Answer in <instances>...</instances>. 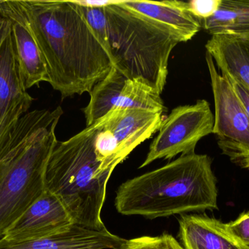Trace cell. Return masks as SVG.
<instances>
[{"label":"cell","instance_id":"cell-13","mask_svg":"<svg viewBox=\"0 0 249 249\" xmlns=\"http://www.w3.org/2000/svg\"><path fill=\"white\" fill-rule=\"evenodd\" d=\"M178 237L184 249H249L227 230L225 224L204 215L183 214Z\"/></svg>","mask_w":249,"mask_h":249},{"label":"cell","instance_id":"cell-3","mask_svg":"<svg viewBox=\"0 0 249 249\" xmlns=\"http://www.w3.org/2000/svg\"><path fill=\"white\" fill-rule=\"evenodd\" d=\"M62 108L28 112L0 150V238L45 190V172L56 144Z\"/></svg>","mask_w":249,"mask_h":249},{"label":"cell","instance_id":"cell-16","mask_svg":"<svg viewBox=\"0 0 249 249\" xmlns=\"http://www.w3.org/2000/svg\"><path fill=\"white\" fill-rule=\"evenodd\" d=\"M8 20V19H7ZM15 51L26 89L49 81L48 71L40 52L27 29L18 22L9 20Z\"/></svg>","mask_w":249,"mask_h":249},{"label":"cell","instance_id":"cell-23","mask_svg":"<svg viewBox=\"0 0 249 249\" xmlns=\"http://www.w3.org/2000/svg\"><path fill=\"white\" fill-rule=\"evenodd\" d=\"M11 30V25L9 20L0 15V48Z\"/></svg>","mask_w":249,"mask_h":249},{"label":"cell","instance_id":"cell-19","mask_svg":"<svg viewBox=\"0 0 249 249\" xmlns=\"http://www.w3.org/2000/svg\"><path fill=\"white\" fill-rule=\"evenodd\" d=\"M120 249H184L171 234L142 236L127 240Z\"/></svg>","mask_w":249,"mask_h":249},{"label":"cell","instance_id":"cell-20","mask_svg":"<svg viewBox=\"0 0 249 249\" xmlns=\"http://www.w3.org/2000/svg\"><path fill=\"white\" fill-rule=\"evenodd\" d=\"M225 226L231 235L249 247V211L243 212L235 221L225 224Z\"/></svg>","mask_w":249,"mask_h":249},{"label":"cell","instance_id":"cell-24","mask_svg":"<svg viewBox=\"0 0 249 249\" xmlns=\"http://www.w3.org/2000/svg\"><path fill=\"white\" fill-rule=\"evenodd\" d=\"M78 4L86 7H103L109 5L113 1H76Z\"/></svg>","mask_w":249,"mask_h":249},{"label":"cell","instance_id":"cell-9","mask_svg":"<svg viewBox=\"0 0 249 249\" xmlns=\"http://www.w3.org/2000/svg\"><path fill=\"white\" fill-rule=\"evenodd\" d=\"M33 101L25 86L10 30L0 48V150Z\"/></svg>","mask_w":249,"mask_h":249},{"label":"cell","instance_id":"cell-22","mask_svg":"<svg viewBox=\"0 0 249 249\" xmlns=\"http://www.w3.org/2000/svg\"><path fill=\"white\" fill-rule=\"evenodd\" d=\"M228 78L238 97V100L242 105L243 108L245 110L246 113L249 116V89L241 82L228 75L222 74Z\"/></svg>","mask_w":249,"mask_h":249},{"label":"cell","instance_id":"cell-2","mask_svg":"<svg viewBox=\"0 0 249 249\" xmlns=\"http://www.w3.org/2000/svg\"><path fill=\"white\" fill-rule=\"evenodd\" d=\"M208 155L191 153L123 183L115 206L149 219L218 209L216 179Z\"/></svg>","mask_w":249,"mask_h":249},{"label":"cell","instance_id":"cell-5","mask_svg":"<svg viewBox=\"0 0 249 249\" xmlns=\"http://www.w3.org/2000/svg\"><path fill=\"white\" fill-rule=\"evenodd\" d=\"M109 29L108 55L127 79L144 83L161 95L171 51L184 42L168 26L129 8L122 1L105 6Z\"/></svg>","mask_w":249,"mask_h":249},{"label":"cell","instance_id":"cell-7","mask_svg":"<svg viewBox=\"0 0 249 249\" xmlns=\"http://www.w3.org/2000/svg\"><path fill=\"white\" fill-rule=\"evenodd\" d=\"M213 124L214 115L206 99L174 108L163 118L139 169L158 159L170 160L178 154L194 153L197 143L213 133Z\"/></svg>","mask_w":249,"mask_h":249},{"label":"cell","instance_id":"cell-10","mask_svg":"<svg viewBox=\"0 0 249 249\" xmlns=\"http://www.w3.org/2000/svg\"><path fill=\"white\" fill-rule=\"evenodd\" d=\"M74 225L61 200L45 190L42 195L5 231L1 239L27 242L61 233Z\"/></svg>","mask_w":249,"mask_h":249},{"label":"cell","instance_id":"cell-14","mask_svg":"<svg viewBox=\"0 0 249 249\" xmlns=\"http://www.w3.org/2000/svg\"><path fill=\"white\" fill-rule=\"evenodd\" d=\"M123 4L172 29L184 42L190 40L202 28L201 21L193 16L182 1H122Z\"/></svg>","mask_w":249,"mask_h":249},{"label":"cell","instance_id":"cell-1","mask_svg":"<svg viewBox=\"0 0 249 249\" xmlns=\"http://www.w3.org/2000/svg\"><path fill=\"white\" fill-rule=\"evenodd\" d=\"M0 15L32 35L62 99L90 93L113 67L76 1L0 0Z\"/></svg>","mask_w":249,"mask_h":249},{"label":"cell","instance_id":"cell-6","mask_svg":"<svg viewBox=\"0 0 249 249\" xmlns=\"http://www.w3.org/2000/svg\"><path fill=\"white\" fill-rule=\"evenodd\" d=\"M206 61L214 99L213 134L222 154L237 166L249 170V116L229 80L219 73L213 58L207 52Z\"/></svg>","mask_w":249,"mask_h":249},{"label":"cell","instance_id":"cell-15","mask_svg":"<svg viewBox=\"0 0 249 249\" xmlns=\"http://www.w3.org/2000/svg\"><path fill=\"white\" fill-rule=\"evenodd\" d=\"M206 49L222 74L237 79L249 89V39L213 35L206 42Z\"/></svg>","mask_w":249,"mask_h":249},{"label":"cell","instance_id":"cell-18","mask_svg":"<svg viewBox=\"0 0 249 249\" xmlns=\"http://www.w3.org/2000/svg\"><path fill=\"white\" fill-rule=\"evenodd\" d=\"M78 5L86 21L88 22L107 52H108L109 29H108L107 19L105 13V7H86L80 4H78Z\"/></svg>","mask_w":249,"mask_h":249},{"label":"cell","instance_id":"cell-21","mask_svg":"<svg viewBox=\"0 0 249 249\" xmlns=\"http://www.w3.org/2000/svg\"><path fill=\"white\" fill-rule=\"evenodd\" d=\"M220 0H192L187 1V7L193 16L201 21L214 14Z\"/></svg>","mask_w":249,"mask_h":249},{"label":"cell","instance_id":"cell-4","mask_svg":"<svg viewBox=\"0 0 249 249\" xmlns=\"http://www.w3.org/2000/svg\"><path fill=\"white\" fill-rule=\"evenodd\" d=\"M100 121L65 141H57L45 172V187L65 206L74 225L107 229L102 219L112 172H102L95 152Z\"/></svg>","mask_w":249,"mask_h":249},{"label":"cell","instance_id":"cell-17","mask_svg":"<svg viewBox=\"0 0 249 249\" xmlns=\"http://www.w3.org/2000/svg\"><path fill=\"white\" fill-rule=\"evenodd\" d=\"M209 35H229L249 39V0H220L213 16L201 20Z\"/></svg>","mask_w":249,"mask_h":249},{"label":"cell","instance_id":"cell-12","mask_svg":"<svg viewBox=\"0 0 249 249\" xmlns=\"http://www.w3.org/2000/svg\"><path fill=\"white\" fill-rule=\"evenodd\" d=\"M126 241L107 229L96 230L74 224L61 233L42 239L16 244L0 238V249H120Z\"/></svg>","mask_w":249,"mask_h":249},{"label":"cell","instance_id":"cell-11","mask_svg":"<svg viewBox=\"0 0 249 249\" xmlns=\"http://www.w3.org/2000/svg\"><path fill=\"white\" fill-rule=\"evenodd\" d=\"M102 127L113 134L118 166L139 145L159 131L162 114L140 109L116 108L102 118Z\"/></svg>","mask_w":249,"mask_h":249},{"label":"cell","instance_id":"cell-8","mask_svg":"<svg viewBox=\"0 0 249 249\" xmlns=\"http://www.w3.org/2000/svg\"><path fill=\"white\" fill-rule=\"evenodd\" d=\"M89 94V103L83 109L86 127L93 125L116 108L145 110L161 114L167 111L160 95L142 82L127 79L114 67Z\"/></svg>","mask_w":249,"mask_h":249}]
</instances>
